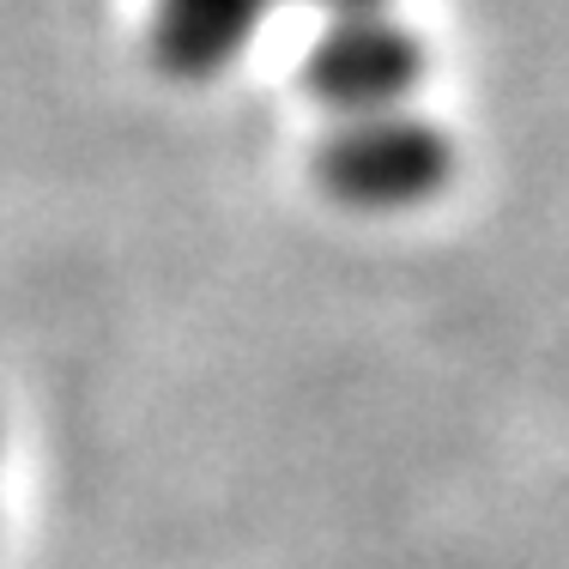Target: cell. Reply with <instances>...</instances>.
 Wrapping results in <instances>:
<instances>
[{
    "label": "cell",
    "instance_id": "1",
    "mask_svg": "<svg viewBox=\"0 0 569 569\" xmlns=\"http://www.w3.org/2000/svg\"><path fill=\"white\" fill-rule=\"evenodd\" d=\"M437 176V146L418 133H358L340 146L333 182L358 200H406Z\"/></svg>",
    "mask_w": 569,
    "mask_h": 569
}]
</instances>
